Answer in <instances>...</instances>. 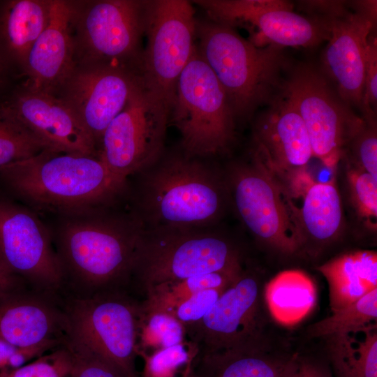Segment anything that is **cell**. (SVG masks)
<instances>
[{"label":"cell","mask_w":377,"mask_h":377,"mask_svg":"<svg viewBox=\"0 0 377 377\" xmlns=\"http://www.w3.org/2000/svg\"><path fill=\"white\" fill-rule=\"evenodd\" d=\"M142 205L155 230L195 229L222 213L223 190L219 178L192 157L173 158L147 177Z\"/></svg>","instance_id":"277c9868"},{"label":"cell","mask_w":377,"mask_h":377,"mask_svg":"<svg viewBox=\"0 0 377 377\" xmlns=\"http://www.w3.org/2000/svg\"><path fill=\"white\" fill-rule=\"evenodd\" d=\"M318 16L325 17L330 25L321 72L339 97L361 112L366 52L375 22L360 12H350L342 1Z\"/></svg>","instance_id":"2e32d148"},{"label":"cell","mask_w":377,"mask_h":377,"mask_svg":"<svg viewBox=\"0 0 377 377\" xmlns=\"http://www.w3.org/2000/svg\"><path fill=\"white\" fill-rule=\"evenodd\" d=\"M377 105V40L370 34L366 52L365 75L362 103V117L368 125L376 126Z\"/></svg>","instance_id":"e575fe53"},{"label":"cell","mask_w":377,"mask_h":377,"mask_svg":"<svg viewBox=\"0 0 377 377\" xmlns=\"http://www.w3.org/2000/svg\"><path fill=\"white\" fill-rule=\"evenodd\" d=\"M140 80L138 73L125 66L76 64L55 95L75 113L97 146Z\"/></svg>","instance_id":"5bb4252c"},{"label":"cell","mask_w":377,"mask_h":377,"mask_svg":"<svg viewBox=\"0 0 377 377\" xmlns=\"http://www.w3.org/2000/svg\"><path fill=\"white\" fill-rule=\"evenodd\" d=\"M0 377H6V376L0 372Z\"/></svg>","instance_id":"7bdbcfd3"},{"label":"cell","mask_w":377,"mask_h":377,"mask_svg":"<svg viewBox=\"0 0 377 377\" xmlns=\"http://www.w3.org/2000/svg\"><path fill=\"white\" fill-rule=\"evenodd\" d=\"M170 113V108L140 80L124 108L105 128L98 158L126 179L147 169L163 149Z\"/></svg>","instance_id":"30bf717a"},{"label":"cell","mask_w":377,"mask_h":377,"mask_svg":"<svg viewBox=\"0 0 377 377\" xmlns=\"http://www.w3.org/2000/svg\"><path fill=\"white\" fill-rule=\"evenodd\" d=\"M0 256L18 276L45 288L64 279L47 227L29 209L0 200Z\"/></svg>","instance_id":"9a60e30c"},{"label":"cell","mask_w":377,"mask_h":377,"mask_svg":"<svg viewBox=\"0 0 377 377\" xmlns=\"http://www.w3.org/2000/svg\"><path fill=\"white\" fill-rule=\"evenodd\" d=\"M170 114L187 156L216 154L234 138L235 117L226 94L196 46L177 80Z\"/></svg>","instance_id":"5b68a950"},{"label":"cell","mask_w":377,"mask_h":377,"mask_svg":"<svg viewBox=\"0 0 377 377\" xmlns=\"http://www.w3.org/2000/svg\"><path fill=\"white\" fill-rule=\"evenodd\" d=\"M377 288L374 289L353 304L333 311L332 314L311 325L313 337H333L376 323Z\"/></svg>","instance_id":"f1b7e54d"},{"label":"cell","mask_w":377,"mask_h":377,"mask_svg":"<svg viewBox=\"0 0 377 377\" xmlns=\"http://www.w3.org/2000/svg\"><path fill=\"white\" fill-rule=\"evenodd\" d=\"M197 22L186 0L148 1L139 75L143 84L171 109L177 80L195 45Z\"/></svg>","instance_id":"9c48e42d"},{"label":"cell","mask_w":377,"mask_h":377,"mask_svg":"<svg viewBox=\"0 0 377 377\" xmlns=\"http://www.w3.org/2000/svg\"><path fill=\"white\" fill-rule=\"evenodd\" d=\"M0 177L31 207L61 216L103 209L125 192L127 182L98 156L47 149L0 168Z\"/></svg>","instance_id":"6da1fadb"},{"label":"cell","mask_w":377,"mask_h":377,"mask_svg":"<svg viewBox=\"0 0 377 377\" xmlns=\"http://www.w3.org/2000/svg\"><path fill=\"white\" fill-rule=\"evenodd\" d=\"M290 196L302 197V207L293 209L303 241L325 242L337 237L342 224V205L334 179L315 181L308 172L296 178L288 188Z\"/></svg>","instance_id":"7402d4cb"},{"label":"cell","mask_w":377,"mask_h":377,"mask_svg":"<svg viewBox=\"0 0 377 377\" xmlns=\"http://www.w3.org/2000/svg\"><path fill=\"white\" fill-rule=\"evenodd\" d=\"M282 92L304 123L313 156L334 170L346 147L367 123L311 65L300 64L292 69Z\"/></svg>","instance_id":"ba28073f"},{"label":"cell","mask_w":377,"mask_h":377,"mask_svg":"<svg viewBox=\"0 0 377 377\" xmlns=\"http://www.w3.org/2000/svg\"><path fill=\"white\" fill-rule=\"evenodd\" d=\"M316 377H325L322 374L319 373Z\"/></svg>","instance_id":"b9f144b4"},{"label":"cell","mask_w":377,"mask_h":377,"mask_svg":"<svg viewBox=\"0 0 377 377\" xmlns=\"http://www.w3.org/2000/svg\"><path fill=\"white\" fill-rule=\"evenodd\" d=\"M349 145L353 148V165L377 179L376 126L367 124Z\"/></svg>","instance_id":"74e56055"},{"label":"cell","mask_w":377,"mask_h":377,"mask_svg":"<svg viewBox=\"0 0 377 377\" xmlns=\"http://www.w3.org/2000/svg\"><path fill=\"white\" fill-rule=\"evenodd\" d=\"M347 179L352 202L357 214L369 226L376 228L377 179L352 165L347 171Z\"/></svg>","instance_id":"d6a6232c"},{"label":"cell","mask_w":377,"mask_h":377,"mask_svg":"<svg viewBox=\"0 0 377 377\" xmlns=\"http://www.w3.org/2000/svg\"><path fill=\"white\" fill-rule=\"evenodd\" d=\"M254 138L255 155L283 186L305 172L313 156L304 123L283 92L258 117Z\"/></svg>","instance_id":"ac0fdd59"},{"label":"cell","mask_w":377,"mask_h":377,"mask_svg":"<svg viewBox=\"0 0 377 377\" xmlns=\"http://www.w3.org/2000/svg\"><path fill=\"white\" fill-rule=\"evenodd\" d=\"M185 335L184 325L173 314L162 311H142L138 336L143 350H156L182 343Z\"/></svg>","instance_id":"4dcf8cb0"},{"label":"cell","mask_w":377,"mask_h":377,"mask_svg":"<svg viewBox=\"0 0 377 377\" xmlns=\"http://www.w3.org/2000/svg\"><path fill=\"white\" fill-rule=\"evenodd\" d=\"M242 271L219 272L194 276L179 281L157 286L147 293V300L141 305L144 313L172 310L193 294L209 289H226Z\"/></svg>","instance_id":"83f0119b"},{"label":"cell","mask_w":377,"mask_h":377,"mask_svg":"<svg viewBox=\"0 0 377 377\" xmlns=\"http://www.w3.org/2000/svg\"><path fill=\"white\" fill-rule=\"evenodd\" d=\"M68 346L74 356V365L68 377H128L103 358L70 344Z\"/></svg>","instance_id":"8d00e7d4"},{"label":"cell","mask_w":377,"mask_h":377,"mask_svg":"<svg viewBox=\"0 0 377 377\" xmlns=\"http://www.w3.org/2000/svg\"><path fill=\"white\" fill-rule=\"evenodd\" d=\"M102 209L62 216L57 253L66 274L98 292L133 273L144 232L136 222Z\"/></svg>","instance_id":"7a4b0ae2"},{"label":"cell","mask_w":377,"mask_h":377,"mask_svg":"<svg viewBox=\"0 0 377 377\" xmlns=\"http://www.w3.org/2000/svg\"><path fill=\"white\" fill-rule=\"evenodd\" d=\"M226 289H209L198 292L177 306L170 313L185 328L193 325L206 316Z\"/></svg>","instance_id":"d590c367"},{"label":"cell","mask_w":377,"mask_h":377,"mask_svg":"<svg viewBox=\"0 0 377 377\" xmlns=\"http://www.w3.org/2000/svg\"><path fill=\"white\" fill-rule=\"evenodd\" d=\"M73 365V353L68 346L19 368L0 372L6 377H68Z\"/></svg>","instance_id":"836d02e7"},{"label":"cell","mask_w":377,"mask_h":377,"mask_svg":"<svg viewBox=\"0 0 377 377\" xmlns=\"http://www.w3.org/2000/svg\"><path fill=\"white\" fill-rule=\"evenodd\" d=\"M331 350L349 377H377L376 323L331 337Z\"/></svg>","instance_id":"4316f807"},{"label":"cell","mask_w":377,"mask_h":377,"mask_svg":"<svg viewBox=\"0 0 377 377\" xmlns=\"http://www.w3.org/2000/svg\"><path fill=\"white\" fill-rule=\"evenodd\" d=\"M182 377H184V376L182 375Z\"/></svg>","instance_id":"ee69618b"},{"label":"cell","mask_w":377,"mask_h":377,"mask_svg":"<svg viewBox=\"0 0 377 377\" xmlns=\"http://www.w3.org/2000/svg\"><path fill=\"white\" fill-rule=\"evenodd\" d=\"M148 1H93L82 11L75 8L73 24L76 64H115L138 60L145 33Z\"/></svg>","instance_id":"7c38bea8"},{"label":"cell","mask_w":377,"mask_h":377,"mask_svg":"<svg viewBox=\"0 0 377 377\" xmlns=\"http://www.w3.org/2000/svg\"><path fill=\"white\" fill-rule=\"evenodd\" d=\"M196 353L195 346L185 341L154 350L149 355L139 351L145 362L140 377H175L180 368L189 364Z\"/></svg>","instance_id":"1f68e13d"},{"label":"cell","mask_w":377,"mask_h":377,"mask_svg":"<svg viewBox=\"0 0 377 377\" xmlns=\"http://www.w3.org/2000/svg\"><path fill=\"white\" fill-rule=\"evenodd\" d=\"M142 307L114 289L77 300L66 316L70 345L98 355L128 377L135 369Z\"/></svg>","instance_id":"52a82bcc"},{"label":"cell","mask_w":377,"mask_h":377,"mask_svg":"<svg viewBox=\"0 0 377 377\" xmlns=\"http://www.w3.org/2000/svg\"><path fill=\"white\" fill-rule=\"evenodd\" d=\"M230 188L236 210L253 235L284 253L299 249L304 241L290 197L256 155L251 165L232 169Z\"/></svg>","instance_id":"8fae6325"},{"label":"cell","mask_w":377,"mask_h":377,"mask_svg":"<svg viewBox=\"0 0 377 377\" xmlns=\"http://www.w3.org/2000/svg\"><path fill=\"white\" fill-rule=\"evenodd\" d=\"M240 270L238 251L227 239L195 228L144 233L133 272L147 293L197 275Z\"/></svg>","instance_id":"8992f818"},{"label":"cell","mask_w":377,"mask_h":377,"mask_svg":"<svg viewBox=\"0 0 377 377\" xmlns=\"http://www.w3.org/2000/svg\"><path fill=\"white\" fill-rule=\"evenodd\" d=\"M6 60L0 51V82L2 81V76Z\"/></svg>","instance_id":"60d3db41"},{"label":"cell","mask_w":377,"mask_h":377,"mask_svg":"<svg viewBox=\"0 0 377 377\" xmlns=\"http://www.w3.org/2000/svg\"><path fill=\"white\" fill-rule=\"evenodd\" d=\"M47 350L43 347L20 348L0 339V371L19 368L31 358L41 356Z\"/></svg>","instance_id":"f35d334b"},{"label":"cell","mask_w":377,"mask_h":377,"mask_svg":"<svg viewBox=\"0 0 377 377\" xmlns=\"http://www.w3.org/2000/svg\"><path fill=\"white\" fill-rule=\"evenodd\" d=\"M326 279L333 311L347 306L377 288V254L358 251L338 256L318 267Z\"/></svg>","instance_id":"cb8c5ba5"},{"label":"cell","mask_w":377,"mask_h":377,"mask_svg":"<svg viewBox=\"0 0 377 377\" xmlns=\"http://www.w3.org/2000/svg\"><path fill=\"white\" fill-rule=\"evenodd\" d=\"M18 279L0 256V299L18 293Z\"/></svg>","instance_id":"ab89813d"},{"label":"cell","mask_w":377,"mask_h":377,"mask_svg":"<svg viewBox=\"0 0 377 377\" xmlns=\"http://www.w3.org/2000/svg\"><path fill=\"white\" fill-rule=\"evenodd\" d=\"M47 149L45 145L0 104V168L32 157Z\"/></svg>","instance_id":"f546056e"},{"label":"cell","mask_w":377,"mask_h":377,"mask_svg":"<svg viewBox=\"0 0 377 377\" xmlns=\"http://www.w3.org/2000/svg\"><path fill=\"white\" fill-rule=\"evenodd\" d=\"M75 7L51 1L48 23L32 46L23 70L31 89L55 94L76 66L72 34Z\"/></svg>","instance_id":"ffe728a7"},{"label":"cell","mask_w":377,"mask_h":377,"mask_svg":"<svg viewBox=\"0 0 377 377\" xmlns=\"http://www.w3.org/2000/svg\"><path fill=\"white\" fill-rule=\"evenodd\" d=\"M265 299L275 320L283 325H293L313 310L317 300L316 288L304 272L286 270L266 285Z\"/></svg>","instance_id":"484cf974"},{"label":"cell","mask_w":377,"mask_h":377,"mask_svg":"<svg viewBox=\"0 0 377 377\" xmlns=\"http://www.w3.org/2000/svg\"><path fill=\"white\" fill-rule=\"evenodd\" d=\"M66 329L61 316L48 304L20 297L18 293L0 299V339L20 348L54 347L59 327Z\"/></svg>","instance_id":"44dd1931"},{"label":"cell","mask_w":377,"mask_h":377,"mask_svg":"<svg viewBox=\"0 0 377 377\" xmlns=\"http://www.w3.org/2000/svg\"><path fill=\"white\" fill-rule=\"evenodd\" d=\"M196 49L223 87L235 117H247L282 93L288 64L283 47H258L233 27L197 22Z\"/></svg>","instance_id":"3957f363"},{"label":"cell","mask_w":377,"mask_h":377,"mask_svg":"<svg viewBox=\"0 0 377 377\" xmlns=\"http://www.w3.org/2000/svg\"><path fill=\"white\" fill-rule=\"evenodd\" d=\"M51 1L13 0L0 10V51L6 61L22 69L28 54L46 27Z\"/></svg>","instance_id":"603a6c76"},{"label":"cell","mask_w":377,"mask_h":377,"mask_svg":"<svg viewBox=\"0 0 377 377\" xmlns=\"http://www.w3.org/2000/svg\"><path fill=\"white\" fill-rule=\"evenodd\" d=\"M259 301L257 279L242 272L206 316L185 328L197 353L258 345Z\"/></svg>","instance_id":"e0dca14e"},{"label":"cell","mask_w":377,"mask_h":377,"mask_svg":"<svg viewBox=\"0 0 377 377\" xmlns=\"http://www.w3.org/2000/svg\"><path fill=\"white\" fill-rule=\"evenodd\" d=\"M4 104L24 126L45 145L47 150L98 156L91 135L57 95L24 84Z\"/></svg>","instance_id":"d6986e66"},{"label":"cell","mask_w":377,"mask_h":377,"mask_svg":"<svg viewBox=\"0 0 377 377\" xmlns=\"http://www.w3.org/2000/svg\"><path fill=\"white\" fill-rule=\"evenodd\" d=\"M284 365V364H283ZM283 365L261 355L257 345L197 353L184 377H280Z\"/></svg>","instance_id":"d4e9b609"},{"label":"cell","mask_w":377,"mask_h":377,"mask_svg":"<svg viewBox=\"0 0 377 377\" xmlns=\"http://www.w3.org/2000/svg\"><path fill=\"white\" fill-rule=\"evenodd\" d=\"M214 22L232 27L242 25L251 32L249 40L258 47H314L328 40L326 18L305 17L293 11V4L282 0H198Z\"/></svg>","instance_id":"4fadbf2b"}]
</instances>
